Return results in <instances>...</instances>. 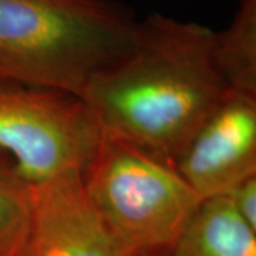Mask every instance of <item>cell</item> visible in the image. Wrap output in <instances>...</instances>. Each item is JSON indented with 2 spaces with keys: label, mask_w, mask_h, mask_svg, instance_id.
<instances>
[{
  "label": "cell",
  "mask_w": 256,
  "mask_h": 256,
  "mask_svg": "<svg viewBox=\"0 0 256 256\" xmlns=\"http://www.w3.org/2000/svg\"><path fill=\"white\" fill-rule=\"evenodd\" d=\"M23 256H124L92 206L80 172L32 185Z\"/></svg>",
  "instance_id": "obj_6"
},
{
  "label": "cell",
  "mask_w": 256,
  "mask_h": 256,
  "mask_svg": "<svg viewBox=\"0 0 256 256\" xmlns=\"http://www.w3.org/2000/svg\"><path fill=\"white\" fill-rule=\"evenodd\" d=\"M174 166L202 201L256 175V96L228 88Z\"/></svg>",
  "instance_id": "obj_5"
},
{
  "label": "cell",
  "mask_w": 256,
  "mask_h": 256,
  "mask_svg": "<svg viewBox=\"0 0 256 256\" xmlns=\"http://www.w3.org/2000/svg\"><path fill=\"white\" fill-rule=\"evenodd\" d=\"M101 134L80 97L0 78V152L30 185L82 174Z\"/></svg>",
  "instance_id": "obj_4"
},
{
  "label": "cell",
  "mask_w": 256,
  "mask_h": 256,
  "mask_svg": "<svg viewBox=\"0 0 256 256\" xmlns=\"http://www.w3.org/2000/svg\"><path fill=\"white\" fill-rule=\"evenodd\" d=\"M228 87L214 58V30L150 14L127 50L90 76L80 98L100 128L174 165Z\"/></svg>",
  "instance_id": "obj_1"
},
{
  "label": "cell",
  "mask_w": 256,
  "mask_h": 256,
  "mask_svg": "<svg viewBox=\"0 0 256 256\" xmlns=\"http://www.w3.org/2000/svg\"><path fill=\"white\" fill-rule=\"evenodd\" d=\"M224 196L228 198L239 216L256 230V175L236 184Z\"/></svg>",
  "instance_id": "obj_10"
},
{
  "label": "cell",
  "mask_w": 256,
  "mask_h": 256,
  "mask_svg": "<svg viewBox=\"0 0 256 256\" xmlns=\"http://www.w3.org/2000/svg\"><path fill=\"white\" fill-rule=\"evenodd\" d=\"M32 210V185L0 152V256H23Z\"/></svg>",
  "instance_id": "obj_9"
},
{
  "label": "cell",
  "mask_w": 256,
  "mask_h": 256,
  "mask_svg": "<svg viewBox=\"0 0 256 256\" xmlns=\"http://www.w3.org/2000/svg\"><path fill=\"white\" fill-rule=\"evenodd\" d=\"M168 256H256V230L215 196L202 201Z\"/></svg>",
  "instance_id": "obj_7"
},
{
  "label": "cell",
  "mask_w": 256,
  "mask_h": 256,
  "mask_svg": "<svg viewBox=\"0 0 256 256\" xmlns=\"http://www.w3.org/2000/svg\"><path fill=\"white\" fill-rule=\"evenodd\" d=\"M137 26L114 0H0V78L80 97Z\"/></svg>",
  "instance_id": "obj_2"
},
{
  "label": "cell",
  "mask_w": 256,
  "mask_h": 256,
  "mask_svg": "<svg viewBox=\"0 0 256 256\" xmlns=\"http://www.w3.org/2000/svg\"><path fill=\"white\" fill-rule=\"evenodd\" d=\"M82 178L124 256L170 255L202 204L174 165L104 131Z\"/></svg>",
  "instance_id": "obj_3"
},
{
  "label": "cell",
  "mask_w": 256,
  "mask_h": 256,
  "mask_svg": "<svg viewBox=\"0 0 256 256\" xmlns=\"http://www.w3.org/2000/svg\"><path fill=\"white\" fill-rule=\"evenodd\" d=\"M214 58L229 90L256 96V0H239L220 32H214Z\"/></svg>",
  "instance_id": "obj_8"
}]
</instances>
